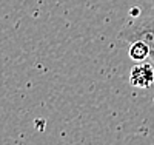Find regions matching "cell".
<instances>
[{
  "label": "cell",
  "instance_id": "obj_3",
  "mask_svg": "<svg viewBox=\"0 0 154 145\" xmlns=\"http://www.w3.org/2000/svg\"><path fill=\"white\" fill-rule=\"evenodd\" d=\"M128 54H130L131 60L137 62H145L149 57V49L146 46V43H143L142 40H136L130 43V49H128Z\"/></svg>",
  "mask_w": 154,
  "mask_h": 145
},
{
  "label": "cell",
  "instance_id": "obj_2",
  "mask_svg": "<svg viewBox=\"0 0 154 145\" xmlns=\"http://www.w3.org/2000/svg\"><path fill=\"white\" fill-rule=\"evenodd\" d=\"M130 84L134 88L146 90L154 84V63L152 62H137L130 71Z\"/></svg>",
  "mask_w": 154,
  "mask_h": 145
},
{
  "label": "cell",
  "instance_id": "obj_4",
  "mask_svg": "<svg viewBox=\"0 0 154 145\" xmlns=\"http://www.w3.org/2000/svg\"><path fill=\"white\" fill-rule=\"evenodd\" d=\"M151 8H152V11H154V0H151Z\"/></svg>",
  "mask_w": 154,
  "mask_h": 145
},
{
  "label": "cell",
  "instance_id": "obj_1",
  "mask_svg": "<svg viewBox=\"0 0 154 145\" xmlns=\"http://www.w3.org/2000/svg\"><path fill=\"white\" fill-rule=\"evenodd\" d=\"M119 40L122 42H136L142 40L146 43L149 49V59L154 63V11H151L149 14H139L133 16V19L123 25V28L120 30Z\"/></svg>",
  "mask_w": 154,
  "mask_h": 145
}]
</instances>
